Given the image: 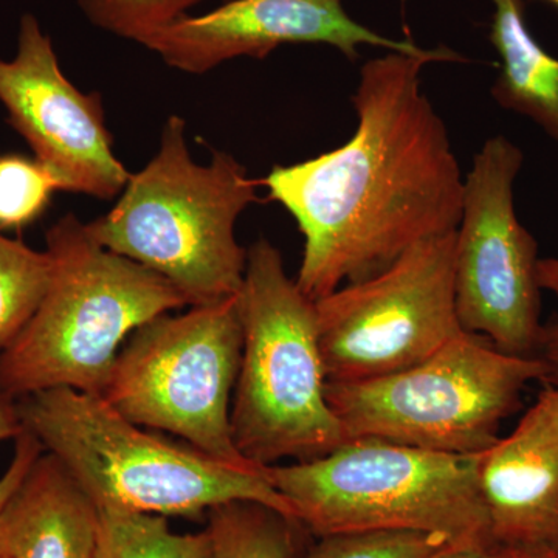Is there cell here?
Returning a JSON list of instances; mask_svg holds the SVG:
<instances>
[{
  "mask_svg": "<svg viewBox=\"0 0 558 558\" xmlns=\"http://www.w3.org/2000/svg\"><path fill=\"white\" fill-rule=\"evenodd\" d=\"M454 51H389L360 70L357 130L340 148L264 179L304 238L295 281L318 301L388 269L418 242L457 231L464 180L421 72Z\"/></svg>",
  "mask_w": 558,
  "mask_h": 558,
  "instance_id": "6da1fadb",
  "label": "cell"
},
{
  "mask_svg": "<svg viewBox=\"0 0 558 558\" xmlns=\"http://www.w3.org/2000/svg\"><path fill=\"white\" fill-rule=\"evenodd\" d=\"M51 277L38 310L0 351V395L72 388L101 396L135 330L190 307L174 286L102 247L73 213L46 233Z\"/></svg>",
  "mask_w": 558,
  "mask_h": 558,
  "instance_id": "7a4b0ae2",
  "label": "cell"
},
{
  "mask_svg": "<svg viewBox=\"0 0 558 558\" xmlns=\"http://www.w3.org/2000/svg\"><path fill=\"white\" fill-rule=\"evenodd\" d=\"M256 201V182L240 161L215 150L208 165L197 163L185 120L171 116L156 156L87 229L102 247L170 281L190 307L207 306L240 295L247 248L236 222Z\"/></svg>",
  "mask_w": 558,
  "mask_h": 558,
  "instance_id": "3957f363",
  "label": "cell"
},
{
  "mask_svg": "<svg viewBox=\"0 0 558 558\" xmlns=\"http://www.w3.org/2000/svg\"><path fill=\"white\" fill-rule=\"evenodd\" d=\"M17 405L24 428L60 459L98 509L196 519L248 501L295 520L266 469L231 468L183 440L154 435L101 396L54 388L17 399Z\"/></svg>",
  "mask_w": 558,
  "mask_h": 558,
  "instance_id": "277c9868",
  "label": "cell"
},
{
  "mask_svg": "<svg viewBox=\"0 0 558 558\" xmlns=\"http://www.w3.org/2000/svg\"><path fill=\"white\" fill-rule=\"evenodd\" d=\"M240 304L244 341L230 421L242 457L266 469L339 449L348 439L326 396L317 306L264 238L247 250Z\"/></svg>",
  "mask_w": 558,
  "mask_h": 558,
  "instance_id": "5b68a950",
  "label": "cell"
},
{
  "mask_svg": "<svg viewBox=\"0 0 558 558\" xmlns=\"http://www.w3.org/2000/svg\"><path fill=\"white\" fill-rule=\"evenodd\" d=\"M478 454L348 439L325 457L270 465L266 475L317 537L369 531L442 534L495 545L478 487Z\"/></svg>",
  "mask_w": 558,
  "mask_h": 558,
  "instance_id": "8992f818",
  "label": "cell"
},
{
  "mask_svg": "<svg viewBox=\"0 0 558 558\" xmlns=\"http://www.w3.org/2000/svg\"><path fill=\"white\" fill-rule=\"evenodd\" d=\"M542 360L499 351L462 332L424 362L360 381H328L326 396L347 439L480 454L497 442L529 384L545 380Z\"/></svg>",
  "mask_w": 558,
  "mask_h": 558,
  "instance_id": "52a82bcc",
  "label": "cell"
},
{
  "mask_svg": "<svg viewBox=\"0 0 558 558\" xmlns=\"http://www.w3.org/2000/svg\"><path fill=\"white\" fill-rule=\"evenodd\" d=\"M242 341L240 295L160 315L121 349L101 398L134 424L178 436L223 464L264 470L242 457L231 432Z\"/></svg>",
  "mask_w": 558,
  "mask_h": 558,
  "instance_id": "ba28073f",
  "label": "cell"
},
{
  "mask_svg": "<svg viewBox=\"0 0 558 558\" xmlns=\"http://www.w3.org/2000/svg\"><path fill=\"white\" fill-rule=\"evenodd\" d=\"M523 150L505 135L484 143L464 179L454 238V310L462 330L499 351L537 357L542 344L538 244L517 218Z\"/></svg>",
  "mask_w": 558,
  "mask_h": 558,
  "instance_id": "9c48e42d",
  "label": "cell"
},
{
  "mask_svg": "<svg viewBox=\"0 0 558 558\" xmlns=\"http://www.w3.org/2000/svg\"><path fill=\"white\" fill-rule=\"evenodd\" d=\"M454 238L418 242L380 274L315 301L328 381L399 373L464 332L454 310Z\"/></svg>",
  "mask_w": 558,
  "mask_h": 558,
  "instance_id": "30bf717a",
  "label": "cell"
},
{
  "mask_svg": "<svg viewBox=\"0 0 558 558\" xmlns=\"http://www.w3.org/2000/svg\"><path fill=\"white\" fill-rule=\"evenodd\" d=\"M0 102L58 191L100 201L123 193L131 172L113 153L101 95L70 83L31 13L21 17L16 57L0 58Z\"/></svg>",
  "mask_w": 558,
  "mask_h": 558,
  "instance_id": "8fae6325",
  "label": "cell"
},
{
  "mask_svg": "<svg viewBox=\"0 0 558 558\" xmlns=\"http://www.w3.org/2000/svg\"><path fill=\"white\" fill-rule=\"evenodd\" d=\"M284 44H328L351 61L357 60L360 46L400 53L424 50L411 39L385 38L359 24L343 0H229L202 16L179 17L140 46L171 69L204 75L236 58L264 60Z\"/></svg>",
  "mask_w": 558,
  "mask_h": 558,
  "instance_id": "7c38bea8",
  "label": "cell"
},
{
  "mask_svg": "<svg viewBox=\"0 0 558 558\" xmlns=\"http://www.w3.org/2000/svg\"><path fill=\"white\" fill-rule=\"evenodd\" d=\"M495 545L558 548V388L546 387L506 438L478 454Z\"/></svg>",
  "mask_w": 558,
  "mask_h": 558,
  "instance_id": "4fadbf2b",
  "label": "cell"
},
{
  "mask_svg": "<svg viewBox=\"0 0 558 558\" xmlns=\"http://www.w3.org/2000/svg\"><path fill=\"white\" fill-rule=\"evenodd\" d=\"M100 510L49 451L0 510V557L95 558Z\"/></svg>",
  "mask_w": 558,
  "mask_h": 558,
  "instance_id": "5bb4252c",
  "label": "cell"
},
{
  "mask_svg": "<svg viewBox=\"0 0 558 558\" xmlns=\"http://www.w3.org/2000/svg\"><path fill=\"white\" fill-rule=\"evenodd\" d=\"M490 2V40L501 58L494 100L535 121L558 145V60L529 31L524 0Z\"/></svg>",
  "mask_w": 558,
  "mask_h": 558,
  "instance_id": "9a60e30c",
  "label": "cell"
},
{
  "mask_svg": "<svg viewBox=\"0 0 558 558\" xmlns=\"http://www.w3.org/2000/svg\"><path fill=\"white\" fill-rule=\"evenodd\" d=\"M208 558H296L295 520L258 502L234 501L207 513Z\"/></svg>",
  "mask_w": 558,
  "mask_h": 558,
  "instance_id": "2e32d148",
  "label": "cell"
},
{
  "mask_svg": "<svg viewBox=\"0 0 558 558\" xmlns=\"http://www.w3.org/2000/svg\"><path fill=\"white\" fill-rule=\"evenodd\" d=\"M100 510L95 558H208L207 529L193 534L172 531L167 517Z\"/></svg>",
  "mask_w": 558,
  "mask_h": 558,
  "instance_id": "e0dca14e",
  "label": "cell"
},
{
  "mask_svg": "<svg viewBox=\"0 0 558 558\" xmlns=\"http://www.w3.org/2000/svg\"><path fill=\"white\" fill-rule=\"evenodd\" d=\"M51 277L47 250L32 248L0 230V351L31 322Z\"/></svg>",
  "mask_w": 558,
  "mask_h": 558,
  "instance_id": "ac0fdd59",
  "label": "cell"
},
{
  "mask_svg": "<svg viewBox=\"0 0 558 558\" xmlns=\"http://www.w3.org/2000/svg\"><path fill=\"white\" fill-rule=\"evenodd\" d=\"M454 545L442 534L416 531L347 532L318 537L296 558H429Z\"/></svg>",
  "mask_w": 558,
  "mask_h": 558,
  "instance_id": "d6986e66",
  "label": "cell"
},
{
  "mask_svg": "<svg viewBox=\"0 0 558 558\" xmlns=\"http://www.w3.org/2000/svg\"><path fill=\"white\" fill-rule=\"evenodd\" d=\"M58 191L36 159L0 157V230H21L38 220Z\"/></svg>",
  "mask_w": 558,
  "mask_h": 558,
  "instance_id": "ffe728a7",
  "label": "cell"
},
{
  "mask_svg": "<svg viewBox=\"0 0 558 558\" xmlns=\"http://www.w3.org/2000/svg\"><path fill=\"white\" fill-rule=\"evenodd\" d=\"M202 2L205 0H76L94 27L137 44Z\"/></svg>",
  "mask_w": 558,
  "mask_h": 558,
  "instance_id": "44dd1931",
  "label": "cell"
},
{
  "mask_svg": "<svg viewBox=\"0 0 558 558\" xmlns=\"http://www.w3.org/2000/svg\"><path fill=\"white\" fill-rule=\"evenodd\" d=\"M44 453V447L31 432L24 428V432L14 439V454L11 458L9 468L0 476V510L5 505L7 499L13 494L14 488L20 486L28 469Z\"/></svg>",
  "mask_w": 558,
  "mask_h": 558,
  "instance_id": "7402d4cb",
  "label": "cell"
},
{
  "mask_svg": "<svg viewBox=\"0 0 558 558\" xmlns=\"http://www.w3.org/2000/svg\"><path fill=\"white\" fill-rule=\"evenodd\" d=\"M538 359L545 365V380L553 387L558 388V314L543 329Z\"/></svg>",
  "mask_w": 558,
  "mask_h": 558,
  "instance_id": "603a6c76",
  "label": "cell"
},
{
  "mask_svg": "<svg viewBox=\"0 0 558 558\" xmlns=\"http://www.w3.org/2000/svg\"><path fill=\"white\" fill-rule=\"evenodd\" d=\"M429 558H515V550L498 545H450Z\"/></svg>",
  "mask_w": 558,
  "mask_h": 558,
  "instance_id": "cb8c5ba5",
  "label": "cell"
},
{
  "mask_svg": "<svg viewBox=\"0 0 558 558\" xmlns=\"http://www.w3.org/2000/svg\"><path fill=\"white\" fill-rule=\"evenodd\" d=\"M24 432L17 400L0 395V442L16 439Z\"/></svg>",
  "mask_w": 558,
  "mask_h": 558,
  "instance_id": "d4e9b609",
  "label": "cell"
},
{
  "mask_svg": "<svg viewBox=\"0 0 558 558\" xmlns=\"http://www.w3.org/2000/svg\"><path fill=\"white\" fill-rule=\"evenodd\" d=\"M515 558H558V548L513 549Z\"/></svg>",
  "mask_w": 558,
  "mask_h": 558,
  "instance_id": "484cf974",
  "label": "cell"
},
{
  "mask_svg": "<svg viewBox=\"0 0 558 558\" xmlns=\"http://www.w3.org/2000/svg\"><path fill=\"white\" fill-rule=\"evenodd\" d=\"M543 2L553 3V5L557 7V9H558V0H543Z\"/></svg>",
  "mask_w": 558,
  "mask_h": 558,
  "instance_id": "4316f807",
  "label": "cell"
},
{
  "mask_svg": "<svg viewBox=\"0 0 558 558\" xmlns=\"http://www.w3.org/2000/svg\"><path fill=\"white\" fill-rule=\"evenodd\" d=\"M0 558H2V557H0Z\"/></svg>",
  "mask_w": 558,
  "mask_h": 558,
  "instance_id": "83f0119b",
  "label": "cell"
}]
</instances>
